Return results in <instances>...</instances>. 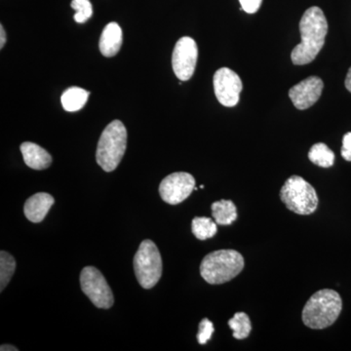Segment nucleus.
Returning <instances> with one entry per match:
<instances>
[{"instance_id":"obj_5","label":"nucleus","mask_w":351,"mask_h":351,"mask_svg":"<svg viewBox=\"0 0 351 351\" xmlns=\"http://www.w3.org/2000/svg\"><path fill=\"white\" fill-rule=\"evenodd\" d=\"M280 198L287 209L304 216L314 213L319 202L313 186L297 175L291 176L283 184Z\"/></svg>"},{"instance_id":"obj_19","label":"nucleus","mask_w":351,"mask_h":351,"mask_svg":"<svg viewBox=\"0 0 351 351\" xmlns=\"http://www.w3.org/2000/svg\"><path fill=\"white\" fill-rule=\"evenodd\" d=\"M228 326L233 332V338L244 339L248 338L252 331L250 318L244 313H237L228 321Z\"/></svg>"},{"instance_id":"obj_20","label":"nucleus","mask_w":351,"mask_h":351,"mask_svg":"<svg viewBox=\"0 0 351 351\" xmlns=\"http://www.w3.org/2000/svg\"><path fill=\"white\" fill-rule=\"evenodd\" d=\"M16 269V261L13 256L7 252L1 251L0 253V290H4Z\"/></svg>"},{"instance_id":"obj_22","label":"nucleus","mask_w":351,"mask_h":351,"mask_svg":"<svg viewBox=\"0 0 351 351\" xmlns=\"http://www.w3.org/2000/svg\"><path fill=\"white\" fill-rule=\"evenodd\" d=\"M215 331L213 323L208 318L201 320L199 323V331L197 334V341L200 345H205L211 339Z\"/></svg>"},{"instance_id":"obj_24","label":"nucleus","mask_w":351,"mask_h":351,"mask_svg":"<svg viewBox=\"0 0 351 351\" xmlns=\"http://www.w3.org/2000/svg\"><path fill=\"white\" fill-rule=\"evenodd\" d=\"M341 156L346 161H351V132L346 133L343 138V147H341Z\"/></svg>"},{"instance_id":"obj_17","label":"nucleus","mask_w":351,"mask_h":351,"mask_svg":"<svg viewBox=\"0 0 351 351\" xmlns=\"http://www.w3.org/2000/svg\"><path fill=\"white\" fill-rule=\"evenodd\" d=\"M308 158L311 162L322 168L331 167L335 163L334 152L323 143H318L311 147L308 152Z\"/></svg>"},{"instance_id":"obj_23","label":"nucleus","mask_w":351,"mask_h":351,"mask_svg":"<svg viewBox=\"0 0 351 351\" xmlns=\"http://www.w3.org/2000/svg\"><path fill=\"white\" fill-rule=\"evenodd\" d=\"M241 4V10L249 14H254L257 12L262 5L263 0H239Z\"/></svg>"},{"instance_id":"obj_2","label":"nucleus","mask_w":351,"mask_h":351,"mask_svg":"<svg viewBox=\"0 0 351 351\" xmlns=\"http://www.w3.org/2000/svg\"><path fill=\"white\" fill-rule=\"evenodd\" d=\"M343 308L341 295L336 291L323 289L314 293L302 309V321L311 329L321 330L332 326Z\"/></svg>"},{"instance_id":"obj_26","label":"nucleus","mask_w":351,"mask_h":351,"mask_svg":"<svg viewBox=\"0 0 351 351\" xmlns=\"http://www.w3.org/2000/svg\"><path fill=\"white\" fill-rule=\"evenodd\" d=\"M346 89L351 93V68L348 69V75H346V82H345Z\"/></svg>"},{"instance_id":"obj_1","label":"nucleus","mask_w":351,"mask_h":351,"mask_svg":"<svg viewBox=\"0 0 351 351\" xmlns=\"http://www.w3.org/2000/svg\"><path fill=\"white\" fill-rule=\"evenodd\" d=\"M302 41L293 49L291 59L297 66L314 61L325 44L328 23L319 7H311L302 15L300 22Z\"/></svg>"},{"instance_id":"obj_9","label":"nucleus","mask_w":351,"mask_h":351,"mask_svg":"<svg viewBox=\"0 0 351 351\" xmlns=\"http://www.w3.org/2000/svg\"><path fill=\"white\" fill-rule=\"evenodd\" d=\"M195 188L193 175L186 172L173 173L164 178L159 186V195L164 202L177 205L186 199Z\"/></svg>"},{"instance_id":"obj_15","label":"nucleus","mask_w":351,"mask_h":351,"mask_svg":"<svg viewBox=\"0 0 351 351\" xmlns=\"http://www.w3.org/2000/svg\"><path fill=\"white\" fill-rule=\"evenodd\" d=\"M89 92L80 87H71L64 92L61 103L64 110L69 112H78L86 105Z\"/></svg>"},{"instance_id":"obj_27","label":"nucleus","mask_w":351,"mask_h":351,"mask_svg":"<svg viewBox=\"0 0 351 351\" xmlns=\"http://www.w3.org/2000/svg\"><path fill=\"white\" fill-rule=\"evenodd\" d=\"M0 350L1 351H17L18 348H16L15 346L11 345H3L0 348Z\"/></svg>"},{"instance_id":"obj_3","label":"nucleus","mask_w":351,"mask_h":351,"mask_svg":"<svg viewBox=\"0 0 351 351\" xmlns=\"http://www.w3.org/2000/svg\"><path fill=\"white\" fill-rule=\"evenodd\" d=\"M244 258L235 250L208 254L200 265V274L207 283L219 285L235 278L244 269Z\"/></svg>"},{"instance_id":"obj_14","label":"nucleus","mask_w":351,"mask_h":351,"mask_svg":"<svg viewBox=\"0 0 351 351\" xmlns=\"http://www.w3.org/2000/svg\"><path fill=\"white\" fill-rule=\"evenodd\" d=\"M122 29L117 23H110L106 25L100 38L99 47L105 57H113L119 52L122 45Z\"/></svg>"},{"instance_id":"obj_6","label":"nucleus","mask_w":351,"mask_h":351,"mask_svg":"<svg viewBox=\"0 0 351 351\" xmlns=\"http://www.w3.org/2000/svg\"><path fill=\"white\" fill-rule=\"evenodd\" d=\"M134 270L138 282L144 289H152L162 276V258L156 243L147 239L141 243L134 257Z\"/></svg>"},{"instance_id":"obj_16","label":"nucleus","mask_w":351,"mask_h":351,"mask_svg":"<svg viewBox=\"0 0 351 351\" xmlns=\"http://www.w3.org/2000/svg\"><path fill=\"white\" fill-rule=\"evenodd\" d=\"M212 216L219 226H230L237 219V209L232 200H219L211 206Z\"/></svg>"},{"instance_id":"obj_25","label":"nucleus","mask_w":351,"mask_h":351,"mask_svg":"<svg viewBox=\"0 0 351 351\" xmlns=\"http://www.w3.org/2000/svg\"><path fill=\"white\" fill-rule=\"evenodd\" d=\"M6 43V34L3 25H0V48H3Z\"/></svg>"},{"instance_id":"obj_18","label":"nucleus","mask_w":351,"mask_h":351,"mask_svg":"<svg viewBox=\"0 0 351 351\" xmlns=\"http://www.w3.org/2000/svg\"><path fill=\"white\" fill-rule=\"evenodd\" d=\"M218 223L207 217H195L191 223V230L196 239L206 240L212 239L218 232Z\"/></svg>"},{"instance_id":"obj_12","label":"nucleus","mask_w":351,"mask_h":351,"mask_svg":"<svg viewBox=\"0 0 351 351\" xmlns=\"http://www.w3.org/2000/svg\"><path fill=\"white\" fill-rule=\"evenodd\" d=\"M54 203V197L49 193H36L25 201L24 206L25 218L32 223H41L47 216L48 212Z\"/></svg>"},{"instance_id":"obj_4","label":"nucleus","mask_w":351,"mask_h":351,"mask_svg":"<svg viewBox=\"0 0 351 351\" xmlns=\"http://www.w3.org/2000/svg\"><path fill=\"white\" fill-rule=\"evenodd\" d=\"M127 147V130L120 120H113L101 133L96 161L106 172H112L121 162Z\"/></svg>"},{"instance_id":"obj_10","label":"nucleus","mask_w":351,"mask_h":351,"mask_svg":"<svg viewBox=\"0 0 351 351\" xmlns=\"http://www.w3.org/2000/svg\"><path fill=\"white\" fill-rule=\"evenodd\" d=\"M214 90L219 104L232 108L239 104L241 93V80L237 73L228 68H221L215 73Z\"/></svg>"},{"instance_id":"obj_13","label":"nucleus","mask_w":351,"mask_h":351,"mask_svg":"<svg viewBox=\"0 0 351 351\" xmlns=\"http://www.w3.org/2000/svg\"><path fill=\"white\" fill-rule=\"evenodd\" d=\"M21 152L25 165L34 170H45L52 163V156L40 145L32 142H25L21 145Z\"/></svg>"},{"instance_id":"obj_21","label":"nucleus","mask_w":351,"mask_h":351,"mask_svg":"<svg viewBox=\"0 0 351 351\" xmlns=\"http://www.w3.org/2000/svg\"><path fill=\"white\" fill-rule=\"evenodd\" d=\"M71 8L76 11L75 21L78 24L86 23L93 14V8H92L90 0H73L71 1Z\"/></svg>"},{"instance_id":"obj_7","label":"nucleus","mask_w":351,"mask_h":351,"mask_svg":"<svg viewBox=\"0 0 351 351\" xmlns=\"http://www.w3.org/2000/svg\"><path fill=\"white\" fill-rule=\"evenodd\" d=\"M80 287L82 292L98 308L108 309L114 304L112 289L105 276L98 269L86 267L80 274Z\"/></svg>"},{"instance_id":"obj_8","label":"nucleus","mask_w":351,"mask_h":351,"mask_svg":"<svg viewBox=\"0 0 351 351\" xmlns=\"http://www.w3.org/2000/svg\"><path fill=\"white\" fill-rule=\"evenodd\" d=\"M198 59L197 44L193 38L184 36L176 43L172 55L174 73L182 82L191 80L195 73Z\"/></svg>"},{"instance_id":"obj_11","label":"nucleus","mask_w":351,"mask_h":351,"mask_svg":"<svg viewBox=\"0 0 351 351\" xmlns=\"http://www.w3.org/2000/svg\"><path fill=\"white\" fill-rule=\"evenodd\" d=\"M323 87L324 83L321 78L317 76H309L306 80L291 88L289 97L298 110H306L313 107L314 104L319 100Z\"/></svg>"}]
</instances>
